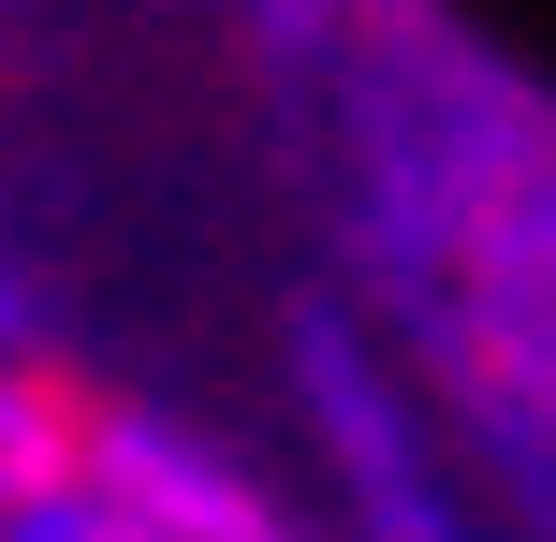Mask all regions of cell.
I'll list each match as a JSON object with an SVG mask.
<instances>
[{"label": "cell", "instance_id": "cell-4", "mask_svg": "<svg viewBox=\"0 0 556 542\" xmlns=\"http://www.w3.org/2000/svg\"><path fill=\"white\" fill-rule=\"evenodd\" d=\"M0 338H15V279H0Z\"/></svg>", "mask_w": 556, "mask_h": 542}, {"label": "cell", "instance_id": "cell-3", "mask_svg": "<svg viewBox=\"0 0 556 542\" xmlns=\"http://www.w3.org/2000/svg\"><path fill=\"white\" fill-rule=\"evenodd\" d=\"M0 542H162L132 514V499L103 484V469H74V484H45V499H15V514H0Z\"/></svg>", "mask_w": 556, "mask_h": 542}, {"label": "cell", "instance_id": "cell-1", "mask_svg": "<svg viewBox=\"0 0 556 542\" xmlns=\"http://www.w3.org/2000/svg\"><path fill=\"white\" fill-rule=\"evenodd\" d=\"M88 469H103V484L132 499L162 542H278V514H264V499L235 484L220 455H191L176 426H147V411H117V426L88 440Z\"/></svg>", "mask_w": 556, "mask_h": 542}, {"label": "cell", "instance_id": "cell-2", "mask_svg": "<svg viewBox=\"0 0 556 542\" xmlns=\"http://www.w3.org/2000/svg\"><path fill=\"white\" fill-rule=\"evenodd\" d=\"M74 469H88V440L59 426V396L0 381V514H15V499H45V484H74Z\"/></svg>", "mask_w": 556, "mask_h": 542}]
</instances>
